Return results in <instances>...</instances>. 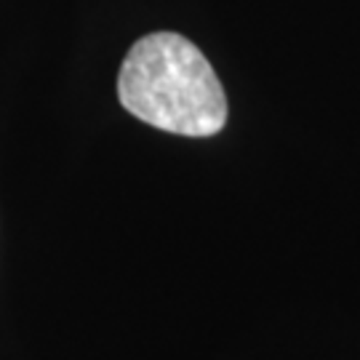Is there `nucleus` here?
<instances>
[{
	"label": "nucleus",
	"mask_w": 360,
	"mask_h": 360,
	"mask_svg": "<svg viewBox=\"0 0 360 360\" xmlns=\"http://www.w3.org/2000/svg\"><path fill=\"white\" fill-rule=\"evenodd\" d=\"M117 99L147 126L179 136H214L227 123L219 75L176 32H153L131 46L117 72Z\"/></svg>",
	"instance_id": "nucleus-1"
}]
</instances>
